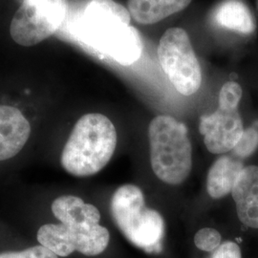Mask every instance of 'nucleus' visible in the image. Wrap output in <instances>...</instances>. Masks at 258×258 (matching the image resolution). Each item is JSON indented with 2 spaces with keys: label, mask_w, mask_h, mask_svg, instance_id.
Segmentation results:
<instances>
[{
  "label": "nucleus",
  "mask_w": 258,
  "mask_h": 258,
  "mask_svg": "<svg viewBox=\"0 0 258 258\" xmlns=\"http://www.w3.org/2000/svg\"><path fill=\"white\" fill-rule=\"evenodd\" d=\"M128 10L113 0H91L83 12V35L88 43L121 65L133 64L143 52Z\"/></svg>",
  "instance_id": "nucleus-1"
},
{
  "label": "nucleus",
  "mask_w": 258,
  "mask_h": 258,
  "mask_svg": "<svg viewBox=\"0 0 258 258\" xmlns=\"http://www.w3.org/2000/svg\"><path fill=\"white\" fill-rule=\"evenodd\" d=\"M117 146V132L106 116L91 113L75 124L61 154V166L77 177L101 171L108 164Z\"/></svg>",
  "instance_id": "nucleus-2"
},
{
  "label": "nucleus",
  "mask_w": 258,
  "mask_h": 258,
  "mask_svg": "<svg viewBox=\"0 0 258 258\" xmlns=\"http://www.w3.org/2000/svg\"><path fill=\"white\" fill-rule=\"evenodd\" d=\"M148 136L151 166L157 177L166 184L184 182L192 166L186 126L171 116L161 115L151 120Z\"/></svg>",
  "instance_id": "nucleus-3"
},
{
  "label": "nucleus",
  "mask_w": 258,
  "mask_h": 258,
  "mask_svg": "<svg viewBox=\"0 0 258 258\" xmlns=\"http://www.w3.org/2000/svg\"><path fill=\"white\" fill-rule=\"evenodd\" d=\"M111 213L121 233L148 252L160 249L165 224L159 212L146 207L142 190L134 184L120 186L112 196Z\"/></svg>",
  "instance_id": "nucleus-4"
},
{
  "label": "nucleus",
  "mask_w": 258,
  "mask_h": 258,
  "mask_svg": "<svg viewBox=\"0 0 258 258\" xmlns=\"http://www.w3.org/2000/svg\"><path fill=\"white\" fill-rule=\"evenodd\" d=\"M161 66L176 90L184 96L197 92L202 83L201 66L186 32L170 28L158 46Z\"/></svg>",
  "instance_id": "nucleus-5"
},
{
  "label": "nucleus",
  "mask_w": 258,
  "mask_h": 258,
  "mask_svg": "<svg viewBox=\"0 0 258 258\" xmlns=\"http://www.w3.org/2000/svg\"><path fill=\"white\" fill-rule=\"evenodd\" d=\"M67 0H23L12 19V38L22 46H33L51 37L63 22Z\"/></svg>",
  "instance_id": "nucleus-6"
},
{
  "label": "nucleus",
  "mask_w": 258,
  "mask_h": 258,
  "mask_svg": "<svg viewBox=\"0 0 258 258\" xmlns=\"http://www.w3.org/2000/svg\"><path fill=\"white\" fill-rule=\"evenodd\" d=\"M37 240L57 256H68L75 250L87 256H95L107 248L109 231L101 225L68 226L46 224L37 231Z\"/></svg>",
  "instance_id": "nucleus-7"
},
{
  "label": "nucleus",
  "mask_w": 258,
  "mask_h": 258,
  "mask_svg": "<svg viewBox=\"0 0 258 258\" xmlns=\"http://www.w3.org/2000/svg\"><path fill=\"white\" fill-rule=\"evenodd\" d=\"M199 130L210 152L224 154L235 148L245 129L238 108L218 107L211 115L201 117Z\"/></svg>",
  "instance_id": "nucleus-8"
},
{
  "label": "nucleus",
  "mask_w": 258,
  "mask_h": 258,
  "mask_svg": "<svg viewBox=\"0 0 258 258\" xmlns=\"http://www.w3.org/2000/svg\"><path fill=\"white\" fill-rule=\"evenodd\" d=\"M31 125L17 107L0 105V162L16 156L24 148Z\"/></svg>",
  "instance_id": "nucleus-9"
},
{
  "label": "nucleus",
  "mask_w": 258,
  "mask_h": 258,
  "mask_svg": "<svg viewBox=\"0 0 258 258\" xmlns=\"http://www.w3.org/2000/svg\"><path fill=\"white\" fill-rule=\"evenodd\" d=\"M231 195L240 221L258 229V166H245L241 170Z\"/></svg>",
  "instance_id": "nucleus-10"
},
{
  "label": "nucleus",
  "mask_w": 258,
  "mask_h": 258,
  "mask_svg": "<svg viewBox=\"0 0 258 258\" xmlns=\"http://www.w3.org/2000/svg\"><path fill=\"white\" fill-rule=\"evenodd\" d=\"M52 212L58 221L68 226L97 225L101 220V213L95 206L72 195L56 198L52 204Z\"/></svg>",
  "instance_id": "nucleus-11"
},
{
  "label": "nucleus",
  "mask_w": 258,
  "mask_h": 258,
  "mask_svg": "<svg viewBox=\"0 0 258 258\" xmlns=\"http://www.w3.org/2000/svg\"><path fill=\"white\" fill-rule=\"evenodd\" d=\"M243 168V163L234 157L222 156L217 159L208 173V194L215 199L231 194Z\"/></svg>",
  "instance_id": "nucleus-12"
},
{
  "label": "nucleus",
  "mask_w": 258,
  "mask_h": 258,
  "mask_svg": "<svg viewBox=\"0 0 258 258\" xmlns=\"http://www.w3.org/2000/svg\"><path fill=\"white\" fill-rule=\"evenodd\" d=\"M191 0H128L131 17L141 24H153L178 13Z\"/></svg>",
  "instance_id": "nucleus-13"
},
{
  "label": "nucleus",
  "mask_w": 258,
  "mask_h": 258,
  "mask_svg": "<svg viewBox=\"0 0 258 258\" xmlns=\"http://www.w3.org/2000/svg\"><path fill=\"white\" fill-rule=\"evenodd\" d=\"M216 24L241 34H251L255 22L249 8L238 0H228L220 3L212 14Z\"/></svg>",
  "instance_id": "nucleus-14"
},
{
  "label": "nucleus",
  "mask_w": 258,
  "mask_h": 258,
  "mask_svg": "<svg viewBox=\"0 0 258 258\" xmlns=\"http://www.w3.org/2000/svg\"><path fill=\"white\" fill-rule=\"evenodd\" d=\"M258 148V130L255 127H249L244 130L239 142L233 148L235 156L247 158L255 152Z\"/></svg>",
  "instance_id": "nucleus-15"
},
{
  "label": "nucleus",
  "mask_w": 258,
  "mask_h": 258,
  "mask_svg": "<svg viewBox=\"0 0 258 258\" xmlns=\"http://www.w3.org/2000/svg\"><path fill=\"white\" fill-rule=\"evenodd\" d=\"M242 98V88L234 82H228L222 86L219 93V107L237 109Z\"/></svg>",
  "instance_id": "nucleus-16"
},
{
  "label": "nucleus",
  "mask_w": 258,
  "mask_h": 258,
  "mask_svg": "<svg viewBox=\"0 0 258 258\" xmlns=\"http://www.w3.org/2000/svg\"><path fill=\"white\" fill-rule=\"evenodd\" d=\"M221 234L212 228H205L194 236L195 246L204 251H213L221 245Z\"/></svg>",
  "instance_id": "nucleus-17"
},
{
  "label": "nucleus",
  "mask_w": 258,
  "mask_h": 258,
  "mask_svg": "<svg viewBox=\"0 0 258 258\" xmlns=\"http://www.w3.org/2000/svg\"><path fill=\"white\" fill-rule=\"evenodd\" d=\"M0 258H57V255L42 245H39L20 251L1 252Z\"/></svg>",
  "instance_id": "nucleus-18"
},
{
  "label": "nucleus",
  "mask_w": 258,
  "mask_h": 258,
  "mask_svg": "<svg viewBox=\"0 0 258 258\" xmlns=\"http://www.w3.org/2000/svg\"><path fill=\"white\" fill-rule=\"evenodd\" d=\"M211 258H242L239 246L231 241H226L212 251Z\"/></svg>",
  "instance_id": "nucleus-19"
}]
</instances>
